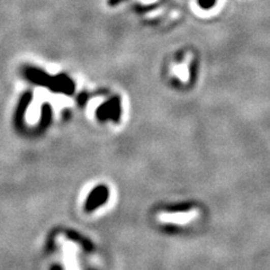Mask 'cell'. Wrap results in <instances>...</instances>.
<instances>
[{
    "mask_svg": "<svg viewBox=\"0 0 270 270\" xmlns=\"http://www.w3.org/2000/svg\"><path fill=\"white\" fill-rule=\"evenodd\" d=\"M199 6L204 9H209L215 5L216 0H198Z\"/></svg>",
    "mask_w": 270,
    "mask_h": 270,
    "instance_id": "6da1fadb",
    "label": "cell"
}]
</instances>
